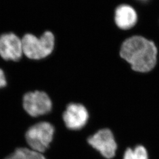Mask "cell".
Returning a JSON list of instances; mask_svg holds the SVG:
<instances>
[{"label":"cell","instance_id":"obj_4","mask_svg":"<svg viewBox=\"0 0 159 159\" xmlns=\"http://www.w3.org/2000/svg\"><path fill=\"white\" fill-rule=\"evenodd\" d=\"M87 143L106 159L116 156L118 144L113 131L108 128L101 129L87 139Z\"/></svg>","mask_w":159,"mask_h":159},{"label":"cell","instance_id":"obj_1","mask_svg":"<svg viewBox=\"0 0 159 159\" xmlns=\"http://www.w3.org/2000/svg\"><path fill=\"white\" fill-rule=\"evenodd\" d=\"M119 54L132 70L139 73L152 71L158 61L156 44L140 35H131L124 40L120 48Z\"/></svg>","mask_w":159,"mask_h":159},{"label":"cell","instance_id":"obj_5","mask_svg":"<svg viewBox=\"0 0 159 159\" xmlns=\"http://www.w3.org/2000/svg\"><path fill=\"white\" fill-rule=\"evenodd\" d=\"M23 107L30 116L38 117L51 112L52 102L45 91H29L23 96Z\"/></svg>","mask_w":159,"mask_h":159},{"label":"cell","instance_id":"obj_7","mask_svg":"<svg viewBox=\"0 0 159 159\" xmlns=\"http://www.w3.org/2000/svg\"><path fill=\"white\" fill-rule=\"evenodd\" d=\"M89 119V113L87 109L80 103H70L63 114L64 125L70 130H79L83 129Z\"/></svg>","mask_w":159,"mask_h":159},{"label":"cell","instance_id":"obj_8","mask_svg":"<svg viewBox=\"0 0 159 159\" xmlns=\"http://www.w3.org/2000/svg\"><path fill=\"white\" fill-rule=\"evenodd\" d=\"M138 21V13L133 6L129 4H121L116 8L114 21L120 30H130L136 25Z\"/></svg>","mask_w":159,"mask_h":159},{"label":"cell","instance_id":"obj_2","mask_svg":"<svg viewBox=\"0 0 159 159\" xmlns=\"http://www.w3.org/2000/svg\"><path fill=\"white\" fill-rule=\"evenodd\" d=\"M23 55L27 58L39 61L50 57L56 48V37L50 31H46L38 37L26 33L22 39Z\"/></svg>","mask_w":159,"mask_h":159},{"label":"cell","instance_id":"obj_12","mask_svg":"<svg viewBox=\"0 0 159 159\" xmlns=\"http://www.w3.org/2000/svg\"><path fill=\"white\" fill-rule=\"evenodd\" d=\"M4 159H22L19 148H17L12 153L10 154Z\"/></svg>","mask_w":159,"mask_h":159},{"label":"cell","instance_id":"obj_9","mask_svg":"<svg viewBox=\"0 0 159 159\" xmlns=\"http://www.w3.org/2000/svg\"><path fill=\"white\" fill-rule=\"evenodd\" d=\"M123 159H150L147 148L142 144L125 148L123 154Z\"/></svg>","mask_w":159,"mask_h":159},{"label":"cell","instance_id":"obj_11","mask_svg":"<svg viewBox=\"0 0 159 159\" xmlns=\"http://www.w3.org/2000/svg\"><path fill=\"white\" fill-rule=\"evenodd\" d=\"M7 85V80L5 72L0 68V89L4 88Z\"/></svg>","mask_w":159,"mask_h":159},{"label":"cell","instance_id":"obj_13","mask_svg":"<svg viewBox=\"0 0 159 159\" xmlns=\"http://www.w3.org/2000/svg\"><path fill=\"white\" fill-rule=\"evenodd\" d=\"M137 1H148V0H137Z\"/></svg>","mask_w":159,"mask_h":159},{"label":"cell","instance_id":"obj_6","mask_svg":"<svg viewBox=\"0 0 159 159\" xmlns=\"http://www.w3.org/2000/svg\"><path fill=\"white\" fill-rule=\"evenodd\" d=\"M23 56L21 39L13 32L0 35V57L7 61L17 62Z\"/></svg>","mask_w":159,"mask_h":159},{"label":"cell","instance_id":"obj_3","mask_svg":"<svg viewBox=\"0 0 159 159\" xmlns=\"http://www.w3.org/2000/svg\"><path fill=\"white\" fill-rule=\"evenodd\" d=\"M55 133V128L47 121H41L31 126L25 134L30 148L43 153L49 148Z\"/></svg>","mask_w":159,"mask_h":159},{"label":"cell","instance_id":"obj_10","mask_svg":"<svg viewBox=\"0 0 159 159\" xmlns=\"http://www.w3.org/2000/svg\"><path fill=\"white\" fill-rule=\"evenodd\" d=\"M22 159H47L43 153L30 148H19Z\"/></svg>","mask_w":159,"mask_h":159}]
</instances>
